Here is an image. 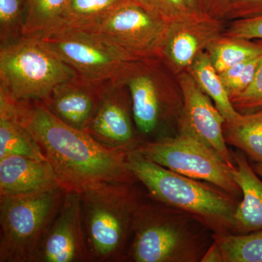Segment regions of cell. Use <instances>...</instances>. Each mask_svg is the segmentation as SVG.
Returning <instances> with one entry per match:
<instances>
[{
    "label": "cell",
    "instance_id": "cell-1",
    "mask_svg": "<svg viewBox=\"0 0 262 262\" xmlns=\"http://www.w3.org/2000/svg\"><path fill=\"white\" fill-rule=\"evenodd\" d=\"M9 100L17 120L35 140L66 192L81 194L107 183L138 182L127 166L130 150L102 145L85 131L62 122L40 101Z\"/></svg>",
    "mask_w": 262,
    "mask_h": 262
},
{
    "label": "cell",
    "instance_id": "cell-2",
    "mask_svg": "<svg viewBox=\"0 0 262 262\" xmlns=\"http://www.w3.org/2000/svg\"><path fill=\"white\" fill-rule=\"evenodd\" d=\"M127 166L153 200L182 211L213 234L234 233V214L238 200L213 184L175 173L129 151Z\"/></svg>",
    "mask_w": 262,
    "mask_h": 262
},
{
    "label": "cell",
    "instance_id": "cell-3",
    "mask_svg": "<svg viewBox=\"0 0 262 262\" xmlns=\"http://www.w3.org/2000/svg\"><path fill=\"white\" fill-rule=\"evenodd\" d=\"M136 183H107L80 194L81 217L91 261L126 259L136 216L145 201Z\"/></svg>",
    "mask_w": 262,
    "mask_h": 262
},
{
    "label": "cell",
    "instance_id": "cell-4",
    "mask_svg": "<svg viewBox=\"0 0 262 262\" xmlns=\"http://www.w3.org/2000/svg\"><path fill=\"white\" fill-rule=\"evenodd\" d=\"M203 229L208 228L182 211L145 201L136 216L125 261H201L212 244Z\"/></svg>",
    "mask_w": 262,
    "mask_h": 262
},
{
    "label": "cell",
    "instance_id": "cell-5",
    "mask_svg": "<svg viewBox=\"0 0 262 262\" xmlns=\"http://www.w3.org/2000/svg\"><path fill=\"white\" fill-rule=\"evenodd\" d=\"M76 77L40 38L0 45V92L14 102H44L57 86Z\"/></svg>",
    "mask_w": 262,
    "mask_h": 262
},
{
    "label": "cell",
    "instance_id": "cell-6",
    "mask_svg": "<svg viewBox=\"0 0 262 262\" xmlns=\"http://www.w3.org/2000/svg\"><path fill=\"white\" fill-rule=\"evenodd\" d=\"M61 187L21 196H0V262H32L66 196Z\"/></svg>",
    "mask_w": 262,
    "mask_h": 262
},
{
    "label": "cell",
    "instance_id": "cell-7",
    "mask_svg": "<svg viewBox=\"0 0 262 262\" xmlns=\"http://www.w3.org/2000/svg\"><path fill=\"white\" fill-rule=\"evenodd\" d=\"M42 40L48 49L72 67L79 77L100 85L122 83L134 63L142 61L83 29L64 27L42 38Z\"/></svg>",
    "mask_w": 262,
    "mask_h": 262
},
{
    "label": "cell",
    "instance_id": "cell-8",
    "mask_svg": "<svg viewBox=\"0 0 262 262\" xmlns=\"http://www.w3.org/2000/svg\"><path fill=\"white\" fill-rule=\"evenodd\" d=\"M146 159L175 173L216 186L233 196L242 192L233 179L234 168L201 141L186 134L141 141L135 148Z\"/></svg>",
    "mask_w": 262,
    "mask_h": 262
},
{
    "label": "cell",
    "instance_id": "cell-9",
    "mask_svg": "<svg viewBox=\"0 0 262 262\" xmlns=\"http://www.w3.org/2000/svg\"><path fill=\"white\" fill-rule=\"evenodd\" d=\"M169 24L134 0L78 27L94 33L141 60L160 58Z\"/></svg>",
    "mask_w": 262,
    "mask_h": 262
},
{
    "label": "cell",
    "instance_id": "cell-10",
    "mask_svg": "<svg viewBox=\"0 0 262 262\" xmlns=\"http://www.w3.org/2000/svg\"><path fill=\"white\" fill-rule=\"evenodd\" d=\"M160 58L136 62L122 83L130 93L133 117L143 139L158 132L170 113V98L159 71Z\"/></svg>",
    "mask_w": 262,
    "mask_h": 262
},
{
    "label": "cell",
    "instance_id": "cell-11",
    "mask_svg": "<svg viewBox=\"0 0 262 262\" xmlns=\"http://www.w3.org/2000/svg\"><path fill=\"white\" fill-rule=\"evenodd\" d=\"M177 76L183 97L179 134L201 141L220 155L227 165L234 168L233 155L224 136L225 119L187 71Z\"/></svg>",
    "mask_w": 262,
    "mask_h": 262
},
{
    "label": "cell",
    "instance_id": "cell-12",
    "mask_svg": "<svg viewBox=\"0 0 262 262\" xmlns=\"http://www.w3.org/2000/svg\"><path fill=\"white\" fill-rule=\"evenodd\" d=\"M91 261L81 217L80 194H66L32 262Z\"/></svg>",
    "mask_w": 262,
    "mask_h": 262
},
{
    "label": "cell",
    "instance_id": "cell-13",
    "mask_svg": "<svg viewBox=\"0 0 262 262\" xmlns=\"http://www.w3.org/2000/svg\"><path fill=\"white\" fill-rule=\"evenodd\" d=\"M223 20L206 13L169 24L160 59L179 75L187 71L196 57L206 51L225 30Z\"/></svg>",
    "mask_w": 262,
    "mask_h": 262
},
{
    "label": "cell",
    "instance_id": "cell-14",
    "mask_svg": "<svg viewBox=\"0 0 262 262\" xmlns=\"http://www.w3.org/2000/svg\"><path fill=\"white\" fill-rule=\"evenodd\" d=\"M133 121L130 93L125 84L118 83L106 91L85 132L103 146L131 150L144 141Z\"/></svg>",
    "mask_w": 262,
    "mask_h": 262
},
{
    "label": "cell",
    "instance_id": "cell-15",
    "mask_svg": "<svg viewBox=\"0 0 262 262\" xmlns=\"http://www.w3.org/2000/svg\"><path fill=\"white\" fill-rule=\"evenodd\" d=\"M113 86L91 83L77 76L57 86L50 97L42 103L53 115L67 125L85 131L97 113L106 91Z\"/></svg>",
    "mask_w": 262,
    "mask_h": 262
},
{
    "label": "cell",
    "instance_id": "cell-16",
    "mask_svg": "<svg viewBox=\"0 0 262 262\" xmlns=\"http://www.w3.org/2000/svg\"><path fill=\"white\" fill-rule=\"evenodd\" d=\"M58 187H61L48 160L16 155L0 159V196L27 195Z\"/></svg>",
    "mask_w": 262,
    "mask_h": 262
},
{
    "label": "cell",
    "instance_id": "cell-17",
    "mask_svg": "<svg viewBox=\"0 0 262 262\" xmlns=\"http://www.w3.org/2000/svg\"><path fill=\"white\" fill-rule=\"evenodd\" d=\"M233 158V179L242 192L234 214V233L248 234L262 230V181L248 163L246 155L237 151Z\"/></svg>",
    "mask_w": 262,
    "mask_h": 262
},
{
    "label": "cell",
    "instance_id": "cell-18",
    "mask_svg": "<svg viewBox=\"0 0 262 262\" xmlns=\"http://www.w3.org/2000/svg\"><path fill=\"white\" fill-rule=\"evenodd\" d=\"M13 155L47 160L32 135L17 120L10 100L0 93V159Z\"/></svg>",
    "mask_w": 262,
    "mask_h": 262
},
{
    "label": "cell",
    "instance_id": "cell-19",
    "mask_svg": "<svg viewBox=\"0 0 262 262\" xmlns=\"http://www.w3.org/2000/svg\"><path fill=\"white\" fill-rule=\"evenodd\" d=\"M187 72L202 91L214 102L215 107L222 114L226 122L238 121L242 113L234 108L220 73L212 64L206 51L196 57Z\"/></svg>",
    "mask_w": 262,
    "mask_h": 262
},
{
    "label": "cell",
    "instance_id": "cell-20",
    "mask_svg": "<svg viewBox=\"0 0 262 262\" xmlns=\"http://www.w3.org/2000/svg\"><path fill=\"white\" fill-rule=\"evenodd\" d=\"M226 143L237 148L256 163L262 164V108L242 114L238 121L225 122Z\"/></svg>",
    "mask_w": 262,
    "mask_h": 262
},
{
    "label": "cell",
    "instance_id": "cell-21",
    "mask_svg": "<svg viewBox=\"0 0 262 262\" xmlns=\"http://www.w3.org/2000/svg\"><path fill=\"white\" fill-rule=\"evenodd\" d=\"M70 3V0H28L24 37L42 39L63 28Z\"/></svg>",
    "mask_w": 262,
    "mask_h": 262
},
{
    "label": "cell",
    "instance_id": "cell-22",
    "mask_svg": "<svg viewBox=\"0 0 262 262\" xmlns=\"http://www.w3.org/2000/svg\"><path fill=\"white\" fill-rule=\"evenodd\" d=\"M212 64L219 73L262 54V40L221 35L207 48Z\"/></svg>",
    "mask_w": 262,
    "mask_h": 262
},
{
    "label": "cell",
    "instance_id": "cell-23",
    "mask_svg": "<svg viewBox=\"0 0 262 262\" xmlns=\"http://www.w3.org/2000/svg\"><path fill=\"white\" fill-rule=\"evenodd\" d=\"M222 262H262V230L248 234H213Z\"/></svg>",
    "mask_w": 262,
    "mask_h": 262
},
{
    "label": "cell",
    "instance_id": "cell-24",
    "mask_svg": "<svg viewBox=\"0 0 262 262\" xmlns=\"http://www.w3.org/2000/svg\"><path fill=\"white\" fill-rule=\"evenodd\" d=\"M28 0H0V45L24 37Z\"/></svg>",
    "mask_w": 262,
    "mask_h": 262
},
{
    "label": "cell",
    "instance_id": "cell-25",
    "mask_svg": "<svg viewBox=\"0 0 262 262\" xmlns=\"http://www.w3.org/2000/svg\"><path fill=\"white\" fill-rule=\"evenodd\" d=\"M130 1L132 0H70L63 28L80 27Z\"/></svg>",
    "mask_w": 262,
    "mask_h": 262
},
{
    "label": "cell",
    "instance_id": "cell-26",
    "mask_svg": "<svg viewBox=\"0 0 262 262\" xmlns=\"http://www.w3.org/2000/svg\"><path fill=\"white\" fill-rule=\"evenodd\" d=\"M262 60V54L231 67L220 73L231 99L242 94L254 80Z\"/></svg>",
    "mask_w": 262,
    "mask_h": 262
},
{
    "label": "cell",
    "instance_id": "cell-27",
    "mask_svg": "<svg viewBox=\"0 0 262 262\" xmlns=\"http://www.w3.org/2000/svg\"><path fill=\"white\" fill-rule=\"evenodd\" d=\"M168 24L182 21L201 13L193 9L187 0H134Z\"/></svg>",
    "mask_w": 262,
    "mask_h": 262
},
{
    "label": "cell",
    "instance_id": "cell-28",
    "mask_svg": "<svg viewBox=\"0 0 262 262\" xmlns=\"http://www.w3.org/2000/svg\"><path fill=\"white\" fill-rule=\"evenodd\" d=\"M231 101L234 108L242 114L262 108V60L252 83Z\"/></svg>",
    "mask_w": 262,
    "mask_h": 262
},
{
    "label": "cell",
    "instance_id": "cell-29",
    "mask_svg": "<svg viewBox=\"0 0 262 262\" xmlns=\"http://www.w3.org/2000/svg\"><path fill=\"white\" fill-rule=\"evenodd\" d=\"M223 34L251 40H262V15L232 20L228 28L224 31Z\"/></svg>",
    "mask_w": 262,
    "mask_h": 262
},
{
    "label": "cell",
    "instance_id": "cell-30",
    "mask_svg": "<svg viewBox=\"0 0 262 262\" xmlns=\"http://www.w3.org/2000/svg\"><path fill=\"white\" fill-rule=\"evenodd\" d=\"M262 0H231L222 20H238L261 16Z\"/></svg>",
    "mask_w": 262,
    "mask_h": 262
},
{
    "label": "cell",
    "instance_id": "cell-31",
    "mask_svg": "<svg viewBox=\"0 0 262 262\" xmlns=\"http://www.w3.org/2000/svg\"><path fill=\"white\" fill-rule=\"evenodd\" d=\"M231 0H203V12L214 18L222 19Z\"/></svg>",
    "mask_w": 262,
    "mask_h": 262
},
{
    "label": "cell",
    "instance_id": "cell-32",
    "mask_svg": "<svg viewBox=\"0 0 262 262\" xmlns=\"http://www.w3.org/2000/svg\"><path fill=\"white\" fill-rule=\"evenodd\" d=\"M202 262H222V253L220 247L215 241H213L209 248L202 258Z\"/></svg>",
    "mask_w": 262,
    "mask_h": 262
},
{
    "label": "cell",
    "instance_id": "cell-33",
    "mask_svg": "<svg viewBox=\"0 0 262 262\" xmlns=\"http://www.w3.org/2000/svg\"><path fill=\"white\" fill-rule=\"evenodd\" d=\"M187 2L193 9L195 10L196 11L201 12V13H204L203 12V0H187Z\"/></svg>",
    "mask_w": 262,
    "mask_h": 262
},
{
    "label": "cell",
    "instance_id": "cell-34",
    "mask_svg": "<svg viewBox=\"0 0 262 262\" xmlns=\"http://www.w3.org/2000/svg\"><path fill=\"white\" fill-rule=\"evenodd\" d=\"M253 170L262 178V164L256 163L253 165Z\"/></svg>",
    "mask_w": 262,
    "mask_h": 262
}]
</instances>
